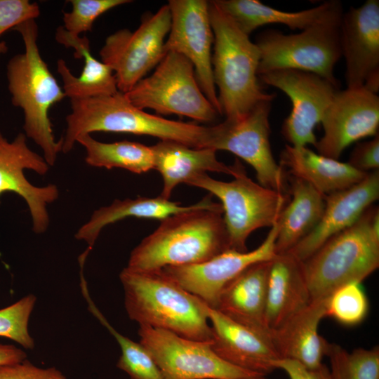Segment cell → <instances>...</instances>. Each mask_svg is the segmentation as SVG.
Masks as SVG:
<instances>
[{"label": "cell", "mask_w": 379, "mask_h": 379, "mask_svg": "<svg viewBox=\"0 0 379 379\" xmlns=\"http://www.w3.org/2000/svg\"><path fill=\"white\" fill-rule=\"evenodd\" d=\"M187 185L207 190L221 201L230 248L247 251L246 241L255 230L272 227L288 202L289 194L267 188L249 178L246 171L230 182L197 175Z\"/></svg>", "instance_id": "ba28073f"}, {"label": "cell", "mask_w": 379, "mask_h": 379, "mask_svg": "<svg viewBox=\"0 0 379 379\" xmlns=\"http://www.w3.org/2000/svg\"><path fill=\"white\" fill-rule=\"evenodd\" d=\"M92 314L107 328L117 341L121 355L117 367L127 373L130 379H166L161 370L148 350L114 329L91 299L87 288L82 289Z\"/></svg>", "instance_id": "4dcf8cb0"}, {"label": "cell", "mask_w": 379, "mask_h": 379, "mask_svg": "<svg viewBox=\"0 0 379 379\" xmlns=\"http://www.w3.org/2000/svg\"><path fill=\"white\" fill-rule=\"evenodd\" d=\"M312 301L361 283L379 267V209L371 205L351 226L329 238L301 262Z\"/></svg>", "instance_id": "8992f818"}, {"label": "cell", "mask_w": 379, "mask_h": 379, "mask_svg": "<svg viewBox=\"0 0 379 379\" xmlns=\"http://www.w3.org/2000/svg\"><path fill=\"white\" fill-rule=\"evenodd\" d=\"M151 147L154 169L163 178L164 186L159 196L166 199H169L177 185L187 184L197 175L207 171L222 173L234 178L246 171L238 159L232 166L220 161L216 151L211 148H194L170 140H161Z\"/></svg>", "instance_id": "44dd1931"}, {"label": "cell", "mask_w": 379, "mask_h": 379, "mask_svg": "<svg viewBox=\"0 0 379 379\" xmlns=\"http://www.w3.org/2000/svg\"><path fill=\"white\" fill-rule=\"evenodd\" d=\"M171 22L166 4L157 13L145 15L135 31L122 29L106 38L100 56L113 71L119 91H129L160 62L166 54L165 38Z\"/></svg>", "instance_id": "30bf717a"}, {"label": "cell", "mask_w": 379, "mask_h": 379, "mask_svg": "<svg viewBox=\"0 0 379 379\" xmlns=\"http://www.w3.org/2000/svg\"><path fill=\"white\" fill-rule=\"evenodd\" d=\"M271 102H261L240 119L210 126L209 148L232 152L254 168L259 184L289 194L286 173L270 146Z\"/></svg>", "instance_id": "8fae6325"}, {"label": "cell", "mask_w": 379, "mask_h": 379, "mask_svg": "<svg viewBox=\"0 0 379 379\" xmlns=\"http://www.w3.org/2000/svg\"><path fill=\"white\" fill-rule=\"evenodd\" d=\"M274 366L285 371L290 379H332L329 368L324 364L317 368H308L295 360L281 358Z\"/></svg>", "instance_id": "f35d334b"}, {"label": "cell", "mask_w": 379, "mask_h": 379, "mask_svg": "<svg viewBox=\"0 0 379 379\" xmlns=\"http://www.w3.org/2000/svg\"><path fill=\"white\" fill-rule=\"evenodd\" d=\"M328 1L297 12H286L256 0H215L218 6L227 13L247 35L257 28L279 23L290 29L302 30L312 24L326 9Z\"/></svg>", "instance_id": "f1b7e54d"}, {"label": "cell", "mask_w": 379, "mask_h": 379, "mask_svg": "<svg viewBox=\"0 0 379 379\" xmlns=\"http://www.w3.org/2000/svg\"><path fill=\"white\" fill-rule=\"evenodd\" d=\"M357 171L368 173L379 168V133L368 141L358 143L350 154L349 161Z\"/></svg>", "instance_id": "74e56055"}, {"label": "cell", "mask_w": 379, "mask_h": 379, "mask_svg": "<svg viewBox=\"0 0 379 379\" xmlns=\"http://www.w3.org/2000/svg\"><path fill=\"white\" fill-rule=\"evenodd\" d=\"M36 297L29 294L16 302L0 310V337L11 339L23 348L34 347V340L29 333L28 323Z\"/></svg>", "instance_id": "836d02e7"}, {"label": "cell", "mask_w": 379, "mask_h": 379, "mask_svg": "<svg viewBox=\"0 0 379 379\" xmlns=\"http://www.w3.org/2000/svg\"><path fill=\"white\" fill-rule=\"evenodd\" d=\"M326 299L312 301L270 336L281 359L295 360L308 368H317L326 355L328 343L318 333L326 317Z\"/></svg>", "instance_id": "cb8c5ba5"}, {"label": "cell", "mask_w": 379, "mask_h": 379, "mask_svg": "<svg viewBox=\"0 0 379 379\" xmlns=\"http://www.w3.org/2000/svg\"><path fill=\"white\" fill-rule=\"evenodd\" d=\"M71 112L62 138L63 153L69 152L77 139L95 132L147 135L161 140L208 148L210 127L169 120L131 104L120 91L109 95L70 100Z\"/></svg>", "instance_id": "277c9868"}, {"label": "cell", "mask_w": 379, "mask_h": 379, "mask_svg": "<svg viewBox=\"0 0 379 379\" xmlns=\"http://www.w3.org/2000/svg\"><path fill=\"white\" fill-rule=\"evenodd\" d=\"M13 30L20 34L25 48L6 65L11 102L22 110L24 134L41 149L43 157L53 166L62 152V140H55L49 111L66 95L41 55L36 20H25Z\"/></svg>", "instance_id": "7a4b0ae2"}, {"label": "cell", "mask_w": 379, "mask_h": 379, "mask_svg": "<svg viewBox=\"0 0 379 379\" xmlns=\"http://www.w3.org/2000/svg\"><path fill=\"white\" fill-rule=\"evenodd\" d=\"M239 379H265L264 378V375H255V376H250V377H246V378H239Z\"/></svg>", "instance_id": "60d3db41"}, {"label": "cell", "mask_w": 379, "mask_h": 379, "mask_svg": "<svg viewBox=\"0 0 379 379\" xmlns=\"http://www.w3.org/2000/svg\"><path fill=\"white\" fill-rule=\"evenodd\" d=\"M332 379H379V348H357L349 352L335 343H328Z\"/></svg>", "instance_id": "1f68e13d"}, {"label": "cell", "mask_w": 379, "mask_h": 379, "mask_svg": "<svg viewBox=\"0 0 379 379\" xmlns=\"http://www.w3.org/2000/svg\"><path fill=\"white\" fill-rule=\"evenodd\" d=\"M259 77L265 84L284 92L292 102L281 128L290 145L315 146V126L321 121L339 87L318 74L293 69L274 70Z\"/></svg>", "instance_id": "4fadbf2b"}, {"label": "cell", "mask_w": 379, "mask_h": 379, "mask_svg": "<svg viewBox=\"0 0 379 379\" xmlns=\"http://www.w3.org/2000/svg\"><path fill=\"white\" fill-rule=\"evenodd\" d=\"M291 201L282 211L275 241L276 254L288 252L317 225L324 213L325 195L300 178L288 176Z\"/></svg>", "instance_id": "4316f807"}, {"label": "cell", "mask_w": 379, "mask_h": 379, "mask_svg": "<svg viewBox=\"0 0 379 379\" xmlns=\"http://www.w3.org/2000/svg\"><path fill=\"white\" fill-rule=\"evenodd\" d=\"M140 343L148 350L166 379H239L261 375L237 368L219 357L211 342L139 326Z\"/></svg>", "instance_id": "7c38bea8"}, {"label": "cell", "mask_w": 379, "mask_h": 379, "mask_svg": "<svg viewBox=\"0 0 379 379\" xmlns=\"http://www.w3.org/2000/svg\"><path fill=\"white\" fill-rule=\"evenodd\" d=\"M0 379H67L55 367L39 368L24 361L0 366Z\"/></svg>", "instance_id": "8d00e7d4"}, {"label": "cell", "mask_w": 379, "mask_h": 379, "mask_svg": "<svg viewBox=\"0 0 379 379\" xmlns=\"http://www.w3.org/2000/svg\"><path fill=\"white\" fill-rule=\"evenodd\" d=\"M39 15L40 8L36 2L29 0H0V36L25 20H36ZM8 51L6 43L0 41V55L6 54Z\"/></svg>", "instance_id": "d590c367"}, {"label": "cell", "mask_w": 379, "mask_h": 379, "mask_svg": "<svg viewBox=\"0 0 379 379\" xmlns=\"http://www.w3.org/2000/svg\"><path fill=\"white\" fill-rule=\"evenodd\" d=\"M228 249L222 207L208 195L194 208L161 220L131 251L126 267L148 271L196 265Z\"/></svg>", "instance_id": "6da1fadb"}, {"label": "cell", "mask_w": 379, "mask_h": 379, "mask_svg": "<svg viewBox=\"0 0 379 379\" xmlns=\"http://www.w3.org/2000/svg\"><path fill=\"white\" fill-rule=\"evenodd\" d=\"M213 33L212 67L218 101L226 119H238L274 94L264 92L258 79L260 51L249 36L214 1H208Z\"/></svg>", "instance_id": "5b68a950"}, {"label": "cell", "mask_w": 379, "mask_h": 379, "mask_svg": "<svg viewBox=\"0 0 379 379\" xmlns=\"http://www.w3.org/2000/svg\"><path fill=\"white\" fill-rule=\"evenodd\" d=\"M312 302L301 262L286 253L271 260L265 312V325L274 331Z\"/></svg>", "instance_id": "7402d4cb"}, {"label": "cell", "mask_w": 379, "mask_h": 379, "mask_svg": "<svg viewBox=\"0 0 379 379\" xmlns=\"http://www.w3.org/2000/svg\"><path fill=\"white\" fill-rule=\"evenodd\" d=\"M167 4L171 22L164 44L165 53H177L192 62L201 91L222 114L213 74L211 48L214 38L208 1L170 0Z\"/></svg>", "instance_id": "5bb4252c"}, {"label": "cell", "mask_w": 379, "mask_h": 379, "mask_svg": "<svg viewBox=\"0 0 379 379\" xmlns=\"http://www.w3.org/2000/svg\"><path fill=\"white\" fill-rule=\"evenodd\" d=\"M347 88L379 89V1L367 0L344 13L340 27Z\"/></svg>", "instance_id": "ac0fdd59"}, {"label": "cell", "mask_w": 379, "mask_h": 379, "mask_svg": "<svg viewBox=\"0 0 379 379\" xmlns=\"http://www.w3.org/2000/svg\"><path fill=\"white\" fill-rule=\"evenodd\" d=\"M343 4L331 0L323 13L299 33L284 34L267 29L257 38L260 54L258 76L283 69L318 74L339 87L334 67L342 57L340 27Z\"/></svg>", "instance_id": "52a82bcc"}, {"label": "cell", "mask_w": 379, "mask_h": 379, "mask_svg": "<svg viewBox=\"0 0 379 379\" xmlns=\"http://www.w3.org/2000/svg\"><path fill=\"white\" fill-rule=\"evenodd\" d=\"M378 198V170L368 173L347 189L326 195L324 213L317 225L287 253L305 261L329 238L352 225Z\"/></svg>", "instance_id": "ffe728a7"}, {"label": "cell", "mask_w": 379, "mask_h": 379, "mask_svg": "<svg viewBox=\"0 0 379 379\" xmlns=\"http://www.w3.org/2000/svg\"><path fill=\"white\" fill-rule=\"evenodd\" d=\"M124 94L136 107L160 114L201 122H211L219 114L201 91L192 62L173 51L166 52L154 72Z\"/></svg>", "instance_id": "9c48e42d"}, {"label": "cell", "mask_w": 379, "mask_h": 379, "mask_svg": "<svg viewBox=\"0 0 379 379\" xmlns=\"http://www.w3.org/2000/svg\"><path fill=\"white\" fill-rule=\"evenodd\" d=\"M196 204L182 206L180 202L161 196L115 199L110 205L95 210L90 219L77 230L75 238L85 241L88 246V249L91 250L102 230L109 225L131 217L162 220L169 215L189 211Z\"/></svg>", "instance_id": "83f0119b"}, {"label": "cell", "mask_w": 379, "mask_h": 379, "mask_svg": "<svg viewBox=\"0 0 379 379\" xmlns=\"http://www.w3.org/2000/svg\"><path fill=\"white\" fill-rule=\"evenodd\" d=\"M212 329L211 347L226 362L243 370L265 375L281 359L270 333L237 323L206 304Z\"/></svg>", "instance_id": "d6986e66"}, {"label": "cell", "mask_w": 379, "mask_h": 379, "mask_svg": "<svg viewBox=\"0 0 379 379\" xmlns=\"http://www.w3.org/2000/svg\"><path fill=\"white\" fill-rule=\"evenodd\" d=\"M72 10L63 13L62 27L69 34L80 36L91 32L96 19L107 11L129 0H71Z\"/></svg>", "instance_id": "e575fe53"}, {"label": "cell", "mask_w": 379, "mask_h": 379, "mask_svg": "<svg viewBox=\"0 0 379 379\" xmlns=\"http://www.w3.org/2000/svg\"><path fill=\"white\" fill-rule=\"evenodd\" d=\"M27 138L24 133H19L9 142L0 131V196L6 192L20 196L28 206L32 230L43 234L50 223L47 206L58 199L59 190L53 184L35 186L26 178V169L44 175L51 167L43 157L29 147Z\"/></svg>", "instance_id": "e0dca14e"}, {"label": "cell", "mask_w": 379, "mask_h": 379, "mask_svg": "<svg viewBox=\"0 0 379 379\" xmlns=\"http://www.w3.org/2000/svg\"><path fill=\"white\" fill-rule=\"evenodd\" d=\"M55 40L66 48H72L77 59L83 58L84 67L81 74H72L66 62L59 59L57 70L62 81V90L69 100L109 95L119 91L112 69L93 57L90 41L86 36H74L62 26L55 32Z\"/></svg>", "instance_id": "d4e9b609"}, {"label": "cell", "mask_w": 379, "mask_h": 379, "mask_svg": "<svg viewBox=\"0 0 379 379\" xmlns=\"http://www.w3.org/2000/svg\"><path fill=\"white\" fill-rule=\"evenodd\" d=\"M119 279L127 314L139 326L212 342L206 303L183 288L163 269L135 271L125 267Z\"/></svg>", "instance_id": "3957f363"}, {"label": "cell", "mask_w": 379, "mask_h": 379, "mask_svg": "<svg viewBox=\"0 0 379 379\" xmlns=\"http://www.w3.org/2000/svg\"><path fill=\"white\" fill-rule=\"evenodd\" d=\"M271 260L252 265L230 281L215 309L237 323L270 333L265 312Z\"/></svg>", "instance_id": "603a6c76"}, {"label": "cell", "mask_w": 379, "mask_h": 379, "mask_svg": "<svg viewBox=\"0 0 379 379\" xmlns=\"http://www.w3.org/2000/svg\"><path fill=\"white\" fill-rule=\"evenodd\" d=\"M278 231L277 222L271 227L263 242L251 251L228 249L201 263L163 270L183 288L215 309L220 293L230 281L252 265L276 256Z\"/></svg>", "instance_id": "2e32d148"}, {"label": "cell", "mask_w": 379, "mask_h": 379, "mask_svg": "<svg viewBox=\"0 0 379 379\" xmlns=\"http://www.w3.org/2000/svg\"><path fill=\"white\" fill-rule=\"evenodd\" d=\"M279 165L286 168L291 176L306 181L325 196L358 183L368 173L356 170L347 162L315 153L306 146L286 145Z\"/></svg>", "instance_id": "484cf974"}, {"label": "cell", "mask_w": 379, "mask_h": 379, "mask_svg": "<svg viewBox=\"0 0 379 379\" xmlns=\"http://www.w3.org/2000/svg\"><path fill=\"white\" fill-rule=\"evenodd\" d=\"M26 359L27 354L22 349L0 343V366L21 362Z\"/></svg>", "instance_id": "ab89813d"}, {"label": "cell", "mask_w": 379, "mask_h": 379, "mask_svg": "<svg viewBox=\"0 0 379 379\" xmlns=\"http://www.w3.org/2000/svg\"><path fill=\"white\" fill-rule=\"evenodd\" d=\"M321 123L318 154L338 159L352 143L378 133L379 97L366 87L338 90Z\"/></svg>", "instance_id": "9a60e30c"}, {"label": "cell", "mask_w": 379, "mask_h": 379, "mask_svg": "<svg viewBox=\"0 0 379 379\" xmlns=\"http://www.w3.org/2000/svg\"><path fill=\"white\" fill-rule=\"evenodd\" d=\"M368 310V298L359 282L338 288L326 300V317H330L345 326L360 324L365 319Z\"/></svg>", "instance_id": "d6a6232c"}, {"label": "cell", "mask_w": 379, "mask_h": 379, "mask_svg": "<svg viewBox=\"0 0 379 379\" xmlns=\"http://www.w3.org/2000/svg\"><path fill=\"white\" fill-rule=\"evenodd\" d=\"M77 142L85 149V161L91 166L119 168L137 174L154 169L152 147L140 142L128 140L103 142L90 134L79 137Z\"/></svg>", "instance_id": "f546056e"}]
</instances>
